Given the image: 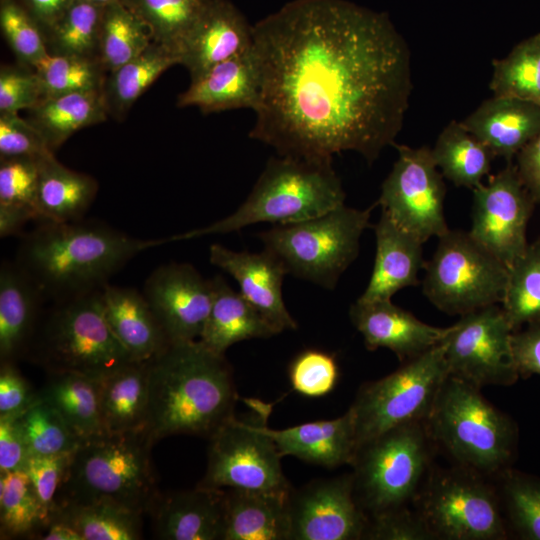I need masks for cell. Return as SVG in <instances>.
Returning <instances> with one entry per match:
<instances>
[{"label": "cell", "instance_id": "obj_1", "mask_svg": "<svg viewBox=\"0 0 540 540\" xmlns=\"http://www.w3.org/2000/svg\"><path fill=\"white\" fill-rule=\"evenodd\" d=\"M259 101L251 139L278 155L373 163L412 91L410 49L389 16L347 0H292L252 26Z\"/></svg>", "mask_w": 540, "mask_h": 540}, {"label": "cell", "instance_id": "obj_2", "mask_svg": "<svg viewBox=\"0 0 540 540\" xmlns=\"http://www.w3.org/2000/svg\"><path fill=\"white\" fill-rule=\"evenodd\" d=\"M168 242L136 238L94 219L42 222L21 238L14 261L46 299L59 302L101 290L136 255Z\"/></svg>", "mask_w": 540, "mask_h": 540}, {"label": "cell", "instance_id": "obj_3", "mask_svg": "<svg viewBox=\"0 0 540 540\" xmlns=\"http://www.w3.org/2000/svg\"><path fill=\"white\" fill-rule=\"evenodd\" d=\"M148 384L146 432L154 442L178 434L209 439L235 415L231 367L199 340L170 343L149 360Z\"/></svg>", "mask_w": 540, "mask_h": 540}, {"label": "cell", "instance_id": "obj_4", "mask_svg": "<svg viewBox=\"0 0 540 540\" xmlns=\"http://www.w3.org/2000/svg\"><path fill=\"white\" fill-rule=\"evenodd\" d=\"M154 443L146 430L102 432L84 439L70 456L56 510L105 503L150 513L161 495L151 461Z\"/></svg>", "mask_w": 540, "mask_h": 540}, {"label": "cell", "instance_id": "obj_5", "mask_svg": "<svg viewBox=\"0 0 540 540\" xmlns=\"http://www.w3.org/2000/svg\"><path fill=\"white\" fill-rule=\"evenodd\" d=\"M342 182L332 162L271 157L246 200L225 218L169 237L170 242L225 234L268 222L287 224L324 214L345 204Z\"/></svg>", "mask_w": 540, "mask_h": 540}, {"label": "cell", "instance_id": "obj_6", "mask_svg": "<svg viewBox=\"0 0 540 540\" xmlns=\"http://www.w3.org/2000/svg\"><path fill=\"white\" fill-rule=\"evenodd\" d=\"M426 427L435 447L456 466L493 478L510 467L516 425L472 384L448 375Z\"/></svg>", "mask_w": 540, "mask_h": 540}, {"label": "cell", "instance_id": "obj_7", "mask_svg": "<svg viewBox=\"0 0 540 540\" xmlns=\"http://www.w3.org/2000/svg\"><path fill=\"white\" fill-rule=\"evenodd\" d=\"M101 290L53 302L43 311L25 358L46 373L74 372L95 380L134 361L108 324Z\"/></svg>", "mask_w": 540, "mask_h": 540}, {"label": "cell", "instance_id": "obj_8", "mask_svg": "<svg viewBox=\"0 0 540 540\" xmlns=\"http://www.w3.org/2000/svg\"><path fill=\"white\" fill-rule=\"evenodd\" d=\"M434 448L426 421L394 427L358 446L353 488L368 517L414 503L432 469Z\"/></svg>", "mask_w": 540, "mask_h": 540}, {"label": "cell", "instance_id": "obj_9", "mask_svg": "<svg viewBox=\"0 0 540 540\" xmlns=\"http://www.w3.org/2000/svg\"><path fill=\"white\" fill-rule=\"evenodd\" d=\"M373 207L361 210L343 204L316 217L274 224L259 238L287 274L333 289L359 254Z\"/></svg>", "mask_w": 540, "mask_h": 540}, {"label": "cell", "instance_id": "obj_10", "mask_svg": "<svg viewBox=\"0 0 540 540\" xmlns=\"http://www.w3.org/2000/svg\"><path fill=\"white\" fill-rule=\"evenodd\" d=\"M250 413L234 415L208 440L206 473L199 485L216 489H241L288 496L276 444L267 432L272 404L246 399Z\"/></svg>", "mask_w": 540, "mask_h": 540}, {"label": "cell", "instance_id": "obj_11", "mask_svg": "<svg viewBox=\"0 0 540 540\" xmlns=\"http://www.w3.org/2000/svg\"><path fill=\"white\" fill-rule=\"evenodd\" d=\"M413 505L434 539L504 540L508 536L496 486L460 466L432 468Z\"/></svg>", "mask_w": 540, "mask_h": 540}, {"label": "cell", "instance_id": "obj_12", "mask_svg": "<svg viewBox=\"0 0 540 540\" xmlns=\"http://www.w3.org/2000/svg\"><path fill=\"white\" fill-rule=\"evenodd\" d=\"M424 269L422 291L444 313L461 316L503 300L508 267L469 232L440 236Z\"/></svg>", "mask_w": 540, "mask_h": 540}, {"label": "cell", "instance_id": "obj_13", "mask_svg": "<svg viewBox=\"0 0 540 540\" xmlns=\"http://www.w3.org/2000/svg\"><path fill=\"white\" fill-rule=\"evenodd\" d=\"M402 363L389 375L359 388L349 407L355 420L357 448L389 429L427 420L449 375L444 348L439 343Z\"/></svg>", "mask_w": 540, "mask_h": 540}, {"label": "cell", "instance_id": "obj_14", "mask_svg": "<svg viewBox=\"0 0 540 540\" xmlns=\"http://www.w3.org/2000/svg\"><path fill=\"white\" fill-rule=\"evenodd\" d=\"M513 332L498 304L461 315L440 342L449 375L480 389L514 384L520 376L513 357Z\"/></svg>", "mask_w": 540, "mask_h": 540}, {"label": "cell", "instance_id": "obj_15", "mask_svg": "<svg viewBox=\"0 0 540 540\" xmlns=\"http://www.w3.org/2000/svg\"><path fill=\"white\" fill-rule=\"evenodd\" d=\"M394 146L398 157L382 183L377 204L394 223L422 242L439 238L449 230L444 214L446 189L431 148Z\"/></svg>", "mask_w": 540, "mask_h": 540}, {"label": "cell", "instance_id": "obj_16", "mask_svg": "<svg viewBox=\"0 0 540 540\" xmlns=\"http://www.w3.org/2000/svg\"><path fill=\"white\" fill-rule=\"evenodd\" d=\"M469 234L509 267L528 246L527 225L535 202L521 182L515 164L473 190Z\"/></svg>", "mask_w": 540, "mask_h": 540}, {"label": "cell", "instance_id": "obj_17", "mask_svg": "<svg viewBox=\"0 0 540 540\" xmlns=\"http://www.w3.org/2000/svg\"><path fill=\"white\" fill-rule=\"evenodd\" d=\"M289 540L363 539L368 516L354 495L352 473L291 488Z\"/></svg>", "mask_w": 540, "mask_h": 540}, {"label": "cell", "instance_id": "obj_18", "mask_svg": "<svg viewBox=\"0 0 540 540\" xmlns=\"http://www.w3.org/2000/svg\"><path fill=\"white\" fill-rule=\"evenodd\" d=\"M170 343L198 340L208 317L213 286L189 263L153 270L143 291Z\"/></svg>", "mask_w": 540, "mask_h": 540}, {"label": "cell", "instance_id": "obj_19", "mask_svg": "<svg viewBox=\"0 0 540 540\" xmlns=\"http://www.w3.org/2000/svg\"><path fill=\"white\" fill-rule=\"evenodd\" d=\"M209 259L211 264L236 280L241 295L265 317L278 334L297 328L282 297V283L287 271L274 254L266 249L252 253L212 244Z\"/></svg>", "mask_w": 540, "mask_h": 540}, {"label": "cell", "instance_id": "obj_20", "mask_svg": "<svg viewBox=\"0 0 540 540\" xmlns=\"http://www.w3.org/2000/svg\"><path fill=\"white\" fill-rule=\"evenodd\" d=\"M252 47V26L239 9L229 0H209L180 48V64L194 79Z\"/></svg>", "mask_w": 540, "mask_h": 540}, {"label": "cell", "instance_id": "obj_21", "mask_svg": "<svg viewBox=\"0 0 540 540\" xmlns=\"http://www.w3.org/2000/svg\"><path fill=\"white\" fill-rule=\"evenodd\" d=\"M349 316L368 350L387 348L402 362L438 345L447 332V327L429 325L393 304L392 300H357L351 305Z\"/></svg>", "mask_w": 540, "mask_h": 540}, {"label": "cell", "instance_id": "obj_22", "mask_svg": "<svg viewBox=\"0 0 540 540\" xmlns=\"http://www.w3.org/2000/svg\"><path fill=\"white\" fill-rule=\"evenodd\" d=\"M150 513L158 539L223 540L225 489L198 484L191 490L160 495Z\"/></svg>", "mask_w": 540, "mask_h": 540}, {"label": "cell", "instance_id": "obj_23", "mask_svg": "<svg viewBox=\"0 0 540 540\" xmlns=\"http://www.w3.org/2000/svg\"><path fill=\"white\" fill-rule=\"evenodd\" d=\"M376 255L361 302L388 301L401 289L416 286L424 268L423 243L381 212L374 226Z\"/></svg>", "mask_w": 540, "mask_h": 540}, {"label": "cell", "instance_id": "obj_24", "mask_svg": "<svg viewBox=\"0 0 540 540\" xmlns=\"http://www.w3.org/2000/svg\"><path fill=\"white\" fill-rule=\"evenodd\" d=\"M260 78L253 49L216 64L191 79L178 96V107H198L203 113L232 109H256Z\"/></svg>", "mask_w": 540, "mask_h": 540}, {"label": "cell", "instance_id": "obj_25", "mask_svg": "<svg viewBox=\"0 0 540 540\" xmlns=\"http://www.w3.org/2000/svg\"><path fill=\"white\" fill-rule=\"evenodd\" d=\"M462 125L507 162L540 133V106L510 96L483 101Z\"/></svg>", "mask_w": 540, "mask_h": 540}, {"label": "cell", "instance_id": "obj_26", "mask_svg": "<svg viewBox=\"0 0 540 540\" xmlns=\"http://www.w3.org/2000/svg\"><path fill=\"white\" fill-rule=\"evenodd\" d=\"M41 289L15 262L0 268V360L15 363L25 358L43 313Z\"/></svg>", "mask_w": 540, "mask_h": 540}, {"label": "cell", "instance_id": "obj_27", "mask_svg": "<svg viewBox=\"0 0 540 540\" xmlns=\"http://www.w3.org/2000/svg\"><path fill=\"white\" fill-rule=\"evenodd\" d=\"M267 432L282 457L294 456L330 469L351 465L357 450L355 420L350 408L335 419L285 429L267 427Z\"/></svg>", "mask_w": 540, "mask_h": 540}, {"label": "cell", "instance_id": "obj_28", "mask_svg": "<svg viewBox=\"0 0 540 540\" xmlns=\"http://www.w3.org/2000/svg\"><path fill=\"white\" fill-rule=\"evenodd\" d=\"M101 297L111 330L134 361L147 362L170 344L142 292L108 283Z\"/></svg>", "mask_w": 540, "mask_h": 540}, {"label": "cell", "instance_id": "obj_29", "mask_svg": "<svg viewBox=\"0 0 540 540\" xmlns=\"http://www.w3.org/2000/svg\"><path fill=\"white\" fill-rule=\"evenodd\" d=\"M211 308L199 341L214 353L224 355L233 344L277 335L275 328L240 292L233 290L222 276L212 279Z\"/></svg>", "mask_w": 540, "mask_h": 540}, {"label": "cell", "instance_id": "obj_30", "mask_svg": "<svg viewBox=\"0 0 540 540\" xmlns=\"http://www.w3.org/2000/svg\"><path fill=\"white\" fill-rule=\"evenodd\" d=\"M288 496L225 490L223 540H289Z\"/></svg>", "mask_w": 540, "mask_h": 540}, {"label": "cell", "instance_id": "obj_31", "mask_svg": "<svg viewBox=\"0 0 540 540\" xmlns=\"http://www.w3.org/2000/svg\"><path fill=\"white\" fill-rule=\"evenodd\" d=\"M105 432L146 430L148 361H131L98 381Z\"/></svg>", "mask_w": 540, "mask_h": 540}, {"label": "cell", "instance_id": "obj_32", "mask_svg": "<svg viewBox=\"0 0 540 540\" xmlns=\"http://www.w3.org/2000/svg\"><path fill=\"white\" fill-rule=\"evenodd\" d=\"M98 191L90 175L65 167L54 154L41 158L37 206L41 222H72L83 219Z\"/></svg>", "mask_w": 540, "mask_h": 540}, {"label": "cell", "instance_id": "obj_33", "mask_svg": "<svg viewBox=\"0 0 540 540\" xmlns=\"http://www.w3.org/2000/svg\"><path fill=\"white\" fill-rule=\"evenodd\" d=\"M28 111V121L53 152L75 132L108 116L103 89L46 96Z\"/></svg>", "mask_w": 540, "mask_h": 540}, {"label": "cell", "instance_id": "obj_34", "mask_svg": "<svg viewBox=\"0 0 540 540\" xmlns=\"http://www.w3.org/2000/svg\"><path fill=\"white\" fill-rule=\"evenodd\" d=\"M98 381L74 372H49L37 394L52 405L82 439L104 431Z\"/></svg>", "mask_w": 540, "mask_h": 540}, {"label": "cell", "instance_id": "obj_35", "mask_svg": "<svg viewBox=\"0 0 540 540\" xmlns=\"http://www.w3.org/2000/svg\"><path fill=\"white\" fill-rule=\"evenodd\" d=\"M442 175L458 187L473 190L489 173L494 155L461 122H449L431 148Z\"/></svg>", "mask_w": 540, "mask_h": 540}, {"label": "cell", "instance_id": "obj_36", "mask_svg": "<svg viewBox=\"0 0 540 540\" xmlns=\"http://www.w3.org/2000/svg\"><path fill=\"white\" fill-rule=\"evenodd\" d=\"M176 64H180L177 53L152 42L136 58L109 72L103 86L108 115L124 116L146 89Z\"/></svg>", "mask_w": 540, "mask_h": 540}, {"label": "cell", "instance_id": "obj_37", "mask_svg": "<svg viewBox=\"0 0 540 540\" xmlns=\"http://www.w3.org/2000/svg\"><path fill=\"white\" fill-rule=\"evenodd\" d=\"M152 42L148 27L121 0L104 7L99 59L107 73L136 58Z\"/></svg>", "mask_w": 540, "mask_h": 540}, {"label": "cell", "instance_id": "obj_38", "mask_svg": "<svg viewBox=\"0 0 540 540\" xmlns=\"http://www.w3.org/2000/svg\"><path fill=\"white\" fill-rule=\"evenodd\" d=\"M148 27L153 42L179 55L209 0H121ZM180 58V56H179Z\"/></svg>", "mask_w": 540, "mask_h": 540}, {"label": "cell", "instance_id": "obj_39", "mask_svg": "<svg viewBox=\"0 0 540 540\" xmlns=\"http://www.w3.org/2000/svg\"><path fill=\"white\" fill-rule=\"evenodd\" d=\"M46 516L33 485L23 470L0 472L1 538L34 539Z\"/></svg>", "mask_w": 540, "mask_h": 540}, {"label": "cell", "instance_id": "obj_40", "mask_svg": "<svg viewBox=\"0 0 540 540\" xmlns=\"http://www.w3.org/2000/svg\"><path fill=\"white\" fill-rule=\"evenodd\" d=\"M104 7L75 0L46 32L48 53L99 59Z\"/></svg>", "mask_w": 540, "mask_h": 540}, {"label": "cell", "instance_id": "obj_41", "mask_svg": "<svg viewBox=\"0 0 540 540\" xmlns=\"http://www.w3.org/2000/svg\"><path fill=\"white\" fill-rule=\"evenodd\" d=\"M54 517L70 523L83 540H138L143 535V514L115 505H66Z\"/></svg>", "mask_w": 540, "mask_h": 540}, {"label": "cell", "instance_id": "obj_42", "mask_svg": "<svg viewBox=\"0 0 540 540\" xmlns=\"http://www.w3.org/2000/svg\"><path fill=\"white\" fill-rule=\"evenodd\" d=\"M489 88L495 96H510L540 106V33L513 47L507 56L492 61Z\"/></svg>", "mask_w": 540, "mask_h": 540}, {"label": "cell", "instance_id": "obj_43", "mask_svg": "<svg viewBox=\"0 0 540 540\" xmlns=\"http://www.w3.org/2000/svg\"><path fill=\"white\" fill-rule=\"evenodd\" d=\"M501 307L514 331L540 322V239L508 267Z\"/></svg>", "mask_w": 540, "mask_h": 540}, {"label": "cell", "instance_id": "obj_44", "mask_svg": "<svg viewBox=\"0 0 540 540\" xmlns=\"http://www.w3.org/2000/svg\"><path fill=\"white\" fill-rule=\"evenodd\" d=\"M17 420L29 455L72 454L84 440L37 392L31 404L17 415Z\"/></svg>", "mask_w": 540, "mask_h": 540}, {"label": "cell", "instance_id": "obj_45", "mask_svg": "<svg viewBox=\"0 0 540 540\" xmlns=\"http://www.w3.org/2000/svg\"><path fill=\"white\" fill-rule=\"evenodd\" d=\"M494 478L512 530L521 539L540 540V479L510 467Z\"/></svg>", "mask_w": 540, "mask_h": 540}, {"label": "cell", "instance_id": "obj_46", "mask_svg": "<svg viewBox=\"0 0 540 540\" xmlns=\"http://www.w3.org/2000/svg\"><path fill=\"white\" fill-rule=\"evenodd\" d=\"M34 69L44 97L103 89L107 72L100 60L48 53Z\"/></svg>", "mask_w": 540, "mask_h": 540}, {"label": "cell", "instance_id": "obj_47", "mask_svg": "<svg viewBox=\"0 0 540 540\" xmlns=\"http://www.w3.org/2000/svg\"><path fill=\"white\" fill-rule=\"evenodd\" d=\"M0 27L20 64L34 68L48 54L41 26L19 0H0Z\"/></svg>", "mask_w": 540, "mask_h": 540}, {"label": "cell", "instance_id": "obj_48", "mask_svg": "<svg viewBox=\"0 0 540 540\" xmlns=\"http://www.w3.org/2000/svg\"><path fill=\"white\" fill-rule=\"evenodd\" d=\"M41 158L0 157V207L26 211L39 223L37 191Z\"/></svg>", "mask_w": 540, "mask_h": 540}, {"label": "cell", "instance_id": "obj_49", "mask_svg": "<svg viewBox=\"0 0 540 540\" xmlns=\"http://www.w3.org/2000/svg\"><path fill=\"white\" fill-rule=\"evenodd\" d=\"M292 388L306 397H321L330 393L339 379V367L331 353L318 349L300 352L288 368Z\"/></svg>", "mask_w": 540, "mask_h": 540}, {"label": "cell", "instance_id": "obj_50", "mask_svg": "<svg viewBox=\"0 0 540 540\" xmlns=\"http://www.w3.org/2000/svg\"><path fill=\"white\" fill-rule=\"evenodd\" d=\"M70 456L71 454L29 455L23 466L41 503L46 523L55 513L56 498L65 477Z\"/></svg>", "mask_w": 540, "mask_h": 540}, {"label": "cell", "instance_id": "obj_51", "mask_svg": "<svg viewBox=\"0 0 540 540\" xmlns=\"http://www.w3.org/2000/svg\"><path fill=\"white\" fill-rule=\"evenodd\" d=\"M44 98L40 79L34 68L4 65L0 69V112L29 110Z\"/></svg>", "mask_w": 540, "mask_h": 540}, {"label": "cell", "instance_id": "obj_52", "mask_svg": "<svg viewBox=\"0 0 540 540\" xmlns=\"http://www.w3.org/2000/svg\"><path fill=\"white\" fill-rule=\"evenodd\" d=\"M54 154L41 133L18 113L0 112V157L41 158Z\"/></svg>", "mask_w": 540, "mask_h": 540}, {"label": "cell", "instance_id": "obj_53", "mask_svg": "<svg viewBox=\"0 0 540 540\" xmlns=\"http://www.w3.org/2000/svg\"><path fill=\"white\" fill-rule=\"evenodd\" d=\"M363 539L430 540L434 539L414 508L401 507L368 517Z\"/></svg>", "mask_w": 540, "mask_h": 540}, {"label": "cell", "instance_id": "obj_54", "mask_svg": "<svg viewBox=\"0 0 540 540\" xmlns=\"http://www.w3.org/2000/svg\"><path fill=\"white\" fill-rule=\"evenodd\" d=\"M36 392L12 362H2L0 369V417L18 415L34 400Z\"/></svg>", "mask_w": 540, "mask_h": 540}, {"label": "cell", "instance_id": "obj_55", "mask_svg": "<svg viewBox=\"0 0 540 540\" xmlns=\"http://www.w3.org/2000/svg\"><path fill=\"white\" fill-rule=\"evenodd\" d=\"M512 350L520 377L540 375V322L513 332Z\"/></svg>", "mask_w": 540, "mask_h": 540}, {"label": "cell", "instance_id": "obj_56", "mask_svg": "<svg viewBox=\"0 0 540 540\" xmlns=\"http://www.w3.org/2000/svg\"><path fill=\"white\" fill-rule=\"evenodd\" d=\"M28 455L17 415L0 417V472L23 469Z\"/></svg>", "mask_w": 540, "mask_h": 540}, {"label": "cell", "instance_id": "obj_57", "mask_svg": "<svg viewBox=\"0 0 540 540\" xmlns=\"http://www.w3.org/2000/svg\"><path fill=\"white\" fill-rule=\"evenodd\" d=\"M521 182L535 204L540 203V133L515 156Z\"/></svg>", "mask_w": 540, "mask_h": 540}, {"label": "cell", "instance_id": "obj_58", "mask_svg": "<svg viewBox=\"0 0 540 540\" xmlns=\"http://www.w3.org/2000/svg\"><path fill=\"white\" fill-rule=\"evenodd\" d=\"M41 26L44 35L75 0H19Z\"/></svg>", "mask_w": 540, "mask_h": 540}, {"label": "cell", "instance_id": "obj_59", "mask_svg": "<svg viewBox=\"0 0 540 540\" xmlns=\"http://www.w3.org/2000/svg\"><path fill=\"white\" fill-rule=\"evenodd\" d=\"M34 539L83 540L79 532L70 523L59 517H54L44 524Z\"/></svg>", "mask_w": 540, "mask_h": 540}, {"label": "cell", "instance_id": "obj_60", "mask_svg": "<svg viewBox=\"0 0 540 540\" xmlns=\"http://www.w3.org/2000/svg\"><path fill=\"white\" fill-rule=\"evenodd\" d=\"M86 1H89V2H92L94 4H97L99 6H102V7H105L107 5H110L114 2H117V1H120V0H86Z\"/></svg>", "mask_w": 540, "mask_h": 540}]
</instances>
